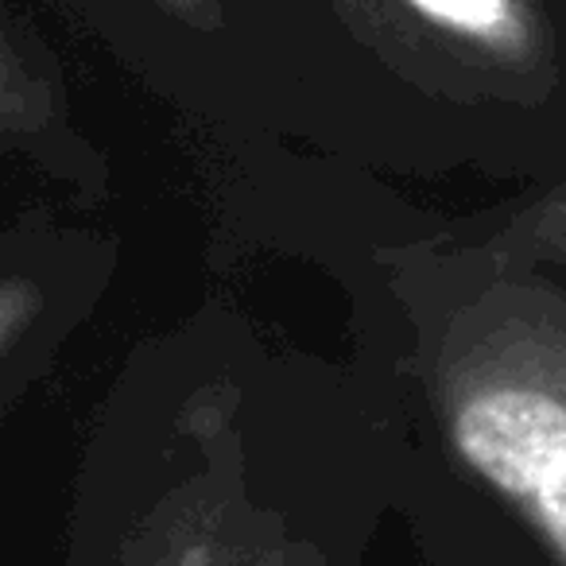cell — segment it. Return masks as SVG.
<instances>
[{"label":"cell","mask_w":566,"mask_h":566,"mask_svg":"<svg viewBox=\"0 0 566 566\" xmlns=\"http://www.w3.org/2000/svg\"><path fill=\"white\" fill-rule=\"evenodd\" d=\"M403 9L478 63L539 86L555 74V40L539 0H400Z\"/></svg>","instance_id":"7a4b0ae2"},{"label":"cell","mask_w":566,"mask_h":566,"mask_svg":"<svg viewBox=\"0 0 566 566\" xmlns=\"http://www.w3.org/2000/svg\"><path fill=\"white\" fill-rule=\"evenodd\" d=\"M35 307H40V300L28 283H0V349L32 318Z\"/></svg>","instance_id":"277c9868"},{"label":"cell","mask_w":566,"mask_h":566,"mask_svg":"<svg viewBox=\"0 0 566 566\" xmlns=\"http://www.w3.org/2000/svg\"><path fill=\"white\" fill-rule=\"evenodd\" d=\"M167 9L182 12V17H195V20H206L210 17V4L213 0H164Z\"/></svg>","instance_id":"5b68a950"},{"label":"cell","mask_w":566,"mask_h":566,"mask_svg":"<svg viewBox=\"0 0 566 566\" xmlns=\"http://www.w3.org/2000/svg\"><path fill=\"white\" fill-rule=\"evenodd\" d=\"M485 256L493 260L496 272H535L539 264H566V182L524 206L489 241Z\"/></svg>","instance_id":"3957f363"},{"label":"cell","mask_w":566,"mask_h":566,"mask_svg":"<svg viewBox=\"0 0 566 566\" xmlns=\"http://www.w3.org/2000/svg\"><path fill=\"white\" fill-rule=\"evenodd\" d=\"M434 400L458 462L566 566V292L496 272L454 311Z\"/></svg>","instance_id":"6da1fadb"}]
</instances>
